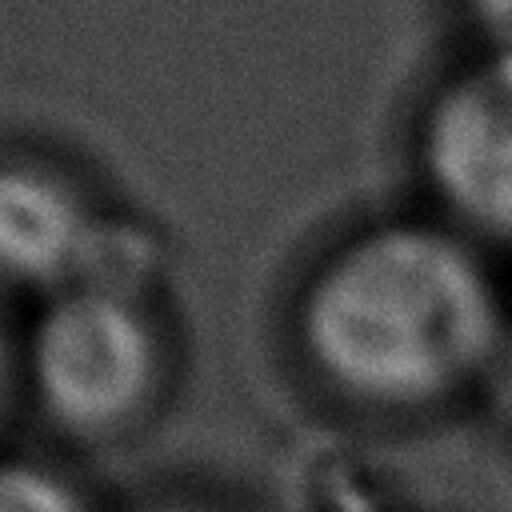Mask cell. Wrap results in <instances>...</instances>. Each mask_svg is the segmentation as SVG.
I'll return each instance as SVG.
<instances>
[{
    "label": "cell",
    "mask_w": 512,
    "mask_h": 512,
    "mask_svg": "<svg viewBox=\"0 0 512 512\" xmlns=\"http://www.w3.org/2000/svg\"><path fill=\"white\" fill-rule=\"evenodd\" d=\"M0 512H88V504L40 464H0Z\"/></svg>",
    "instance_id": "8992f818"
},
{
    "label": "cell",
    "mask_w": 512,
    "mask_h": 512,
    "mask_svg": "<svg viewBox=\"0 0 512 512\" xmlns=\"http://www.w3.org/2000/svg\"><path fill=\"white\" fill-rule=\"evenodd\" d=\"M472 8L492 32V52H512V0H472Z\"/></svg>",
    "instance_id": "52a82bcc"
},
{
    "label": "cell",
    "mask_w": 512,
    "mask_h": 512,
    "mask_svg": "<svg viewBox=\"0 0 512 512\" xmlns=\"http://www.w3.org/2000/svg\"><path fill=\"white\" fill-rule=\"evenodd\" d=\"M384 488L352 456H324L316 476L304 480V504L312 512H376Z\"/></svg>",
    "instance_id": "5b68a950"
},
{
    "label": "cell",
    "mask_w": 512,
    "mask_h": 512,
    "mask_svg": "<svg viewBox=\"0 0 512 512\" xmlns=\"http://www.w3.org/2000/svg\"><path fill=\"white\" fill-rule=\"evenodd\" d=\"M112 212L44 156H0V276L44 296L68 288Z\"/></svg>",
    "instance_id": "277c9868"
},
{
    "label": "cell",
    "mask_w": 512,
    "mask_h": 512,
    "mask_svg": "<svg viewBox=\"0 0 512 512\" xmlns=\"http://www.w3.org/2000/svg\"><path fill=\"white\" fill-rule=\"evenodd\" d=\"M504 320L472 240L420 220L352 232L296 300L308 364L328 388L372 408L448 400L496 364Z\"/></svg>",
    "instance_id": "6da1fadb"
},
{
    "label": "cell",
    "mask_w": 512,
    "mask_h": 512,
    "mask_svg": "<svg viewBox=\"0 0 512 512\" xmlns=\"http://www.w3.org/2000/svg\"><path fill=\"white\" fill-rule=\"evenodd\" d=\"M416 152L448 228L512 248V52H488L436 88Z\"/></svg>",
    "instance_id": "3957f363"
},
{
    "label": "cell",
    "mask_w": 512,
    "mask_h": 512,
    "mask_svg": "<svg viewBox=\"0 0 512 512\" xmlns=\"http://www.w3.org/2000/svg\"><path fill=\"white\" fill-rule=\"evenodd\" d=\"M168 320L160 288L80 280L52 296L28 340L40 412L76 440L132 428L168 380Z\"/></svg>",
    "instance_id": "7a4b0ae2"
},
{
    "label": "cell",
    "mask_w": 512,
    "mask_h": 512,
    "mask_svg": "<svg viewBox=\"0 0 512 512\" xmlns=\"http://www.w3.org/2000/svg\"><path fill=\"white\" fill-rule=\"evenodd\" d=\"M4 392H8V352H4V336H0V404H4Z\"/></svg>",
    "instance_id": "9c48e42d"
},
{
    "label": "cell",
    "mask_w": 512,
    "mask_h": 512,
    "mask_svg": "<svg viewBox=\"0 0 512 512\" xmlns=\"http://www.w3.org/2000/svg\"><path fill=\"white\" fill-rule=\"evenodd\" d=\"M492 372L500 376L504 392L512 396V316L504 320V340H500V352H496V364H492Z\"/></svg>",
    "instance_id": "ba28073f"
}]
</instances>
